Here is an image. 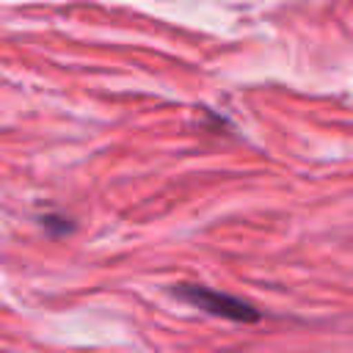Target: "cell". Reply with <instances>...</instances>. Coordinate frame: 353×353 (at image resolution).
<instances>
[{"label": "cell", "instance_id": "obj_1", "mask_svg": "<svg viewBox=\"0 0 353 353\" xmlns=\"http://www.w3.org/2000/svg\"><path fill=\"white\" fill-rule=\"evenodd\" d=\"M176 295L185 298L190 306H196L207 314L223 317V320H234V323L259 320V312L248 301H240V298L226 295V292H215V290H207V287H199V284H182V287H176Z\"/></svg>", "mask_w": 353, "mask_h": 353}]
</instances>
